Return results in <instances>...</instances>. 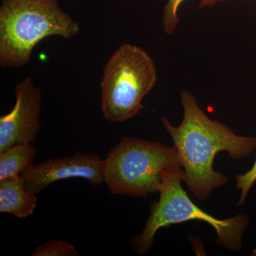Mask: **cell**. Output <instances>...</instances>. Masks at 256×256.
Returning <instances> with one entry per match:
<instances>
[{
	"mask_svg": "<svg viewBox=\"0 0 256 256\" xmlns=\"http://www.w3.org/2000/svg\"><path fill=\"white\" fill-rule=\"evenodd\" d=\"M180 100L184 110L180 126L160 118L178 152L184 182L196 198L205 201L213 190L228 182V176L214 170L217 153L227 152L232 159L246 158L256 149V138L238 136L225 124L210 120L188 90H182Z\"/></svg>",
	"mask_w": 256,
	"mask_h": 256,
	"instance_id": "6da1fadb",
	"label": "cell"
},
{
	"mask_svg": "<svg viewBox=\"0 0 256 256\" xmlns=\"http://www.w3.org/2000/svg\"><path fill=\"white\" fill-rule=\"evenodd\" d=\"M80 26L58 0H2L0 6V66L20 68L31 62L44 38L77 36Z\"/></svg>",
	"mask_w": 256,
	"mask_h": 256,
	"instance_id": "7a4b0ae2",
	"label": "cell"
},
{
	"mask_svg": "<svg viewBox=\"0 0 256 256\" xmlns=\"http://www.w3.org/2000/svg\"><path fill=\"white\" fill-rule=\"evenodd\" d=\"M183 180L181 166L170 168L162 173L159 201L151 204L150 214L142 232L131 240L133 250L139 255H146L150 252L159 229L196 220L206 222L215 229L216 242L218 246L232 252L240 250L244 232L248 226V216L240 214L226 220L212 216L190 200L182 186Z\"/></svg>",
	"mask_w": 256,
	"mask_h": 256,
	"instance_id": "3957f363",
	"label": "cell"
},
{
	"mask_svg": "<svg viewBox=\"0 0 256 256\" xmlns=\"http://www.w3.org/2000/svg\"><path fill=\"white\" fill-rule=\"evenodd\" d=\"M181 166L176 146L124 137L104 160V182L114 195L146 197L160 192L162 173Z\"/></svg>",
	"mask_w": 256,
	"mask_h": 256,
	"instance_id": "277c9868",
	"label": "cell"
},
{
	"mask_svg": "<svg viewBox=\"0 0 256 256\" xmlns=\"http://www.w3.org/2000/svg\"><path fill=\"white\" fill-rule=\"evenodd\" d=\"M156 80V63L146 50L130 44L120 45L104 69L100 87L104 118L122 122L136 117Z\"/></svg>",
	"mask_w": 256,
	"mask_h": 256,
	"instance_id": "5b68a950",
	"label": "cell"
},
{
	"mask_svg": "<svg viewBox=\"0 0 256 256\" xmlns=\"http://www.w3.org/2000/svg\"><path fill=\"white\" fill-rule=\"evenodd\" d=\"M21 175L26 191L34 195L52 184L68 178H84L92 186H100L104 182V160L94 153L76 152L32 164Z\"/></svg>",
	"mask_w": 256,
	"mask_h": 256,
	"instance_id": "8992f818",
	"label": "cell"
},
{
	"mask_svg": "<svg viewBox=\"0 0 256 256\" xmlns=\"http://www.w3.org/2000/svg\"><path fill=\"white\" fill-rule=\"evenodd\" d=\"M15 98L12 110L0 117V154L16 144L34 143L42 128V92L32 77L16 86Z\"/></svg>",
	"mask_w": 256,
	"mask_h": 256,
	"instance_id": "52a82bcc",
	"label": "cell"
},
{
	"mask_svg": "<svg viewBox=\"0 0 256 256\" xmlns=\"http://www.w3.org/2000/svg\"><path fill=\"white\" fill-rule=\"evenodd\" d=\"M37 198L25 188L22 175L0 181V212L18 218L33 215Z\"/></svg>",
	"mask_w": 256,
	"mask_h": 256,
	"instance_id": "ba28073f",
	"label": "cell"
},
{
	"mask_svg": "<svg viewBox=\"0 0 256 256\" xmlns=\"http://www.w3.org/2000/svg\"><path fill=\"white\" fill-rule=\"evenodd\" d=\"M36 154L32 144H16L0 154V181L21 175L33 164Z\"/></svg>",
	"mask_w": 256,
	"mask_h": 256,
	"instance_id": "9c48e42d",
	"label": "cell"
},
{
	"mask_svg": "<svg viewBox=\"0 0 256 256\" xmlns=\"http://www.w3.org/2000/svg\"><path fill=\"white\" fill-rule=\"evenodd\" d=\"M32 256H80L73 244L67 240H52L37 246Z\"/></svg>",
	"mask_w": 256,
	"mask_h": 256,
	"instance_id": "30bf717a",
	"label": "cell"
},
{
	"mask_svg": "<svg viewBox=\"0 0 256 256\" xmlns=\"http://www.w3.org/2000/svg\"><path fill=\"white\" fill-rule=\"evenodd\" d=\"M186 0H168L162 12V26L165 33L172 34L176 31L180 18L178 10L184 2Z\"/></svg>",
	"mask_w": 256,
	"mask_h": 256,
	"instance_id": "8fae6325",
	"label": "cell"
},
{
	"mask_svg": "<svg viewBox=\"0 0 256 256\" xmlns=\"http://www.w3.org/2000/svg\"><path fill=\"white\" fill-rule=\"evenodd\" d=\"M236 190H240V200L238 202V205L242 206L245 203L250 188L256 182V161L252 168L245 174L237 175L236 176Z\"/></svg>",
	"mask_w": 256,
	"mask_h": 256,
	"instance_id": "7c38bea8",
	"label": "cell"
},
{
	"mask_svg": "<svg viewBox=\"0 0 256 256\" xmlns=\"http://www.w3.org/2000/svg\"><path fill=\"white\" fill-rule=\"evenodd\" d=\"M224 1H225V0H201L200 8H210V6L216 4L217 3L222 2Z\"/></svg>",
	"mask_w": 256,
	"mask_h": 256,
	"instance_id": "4fadbf2b",
	"label": "cell"
}]
</instances>
